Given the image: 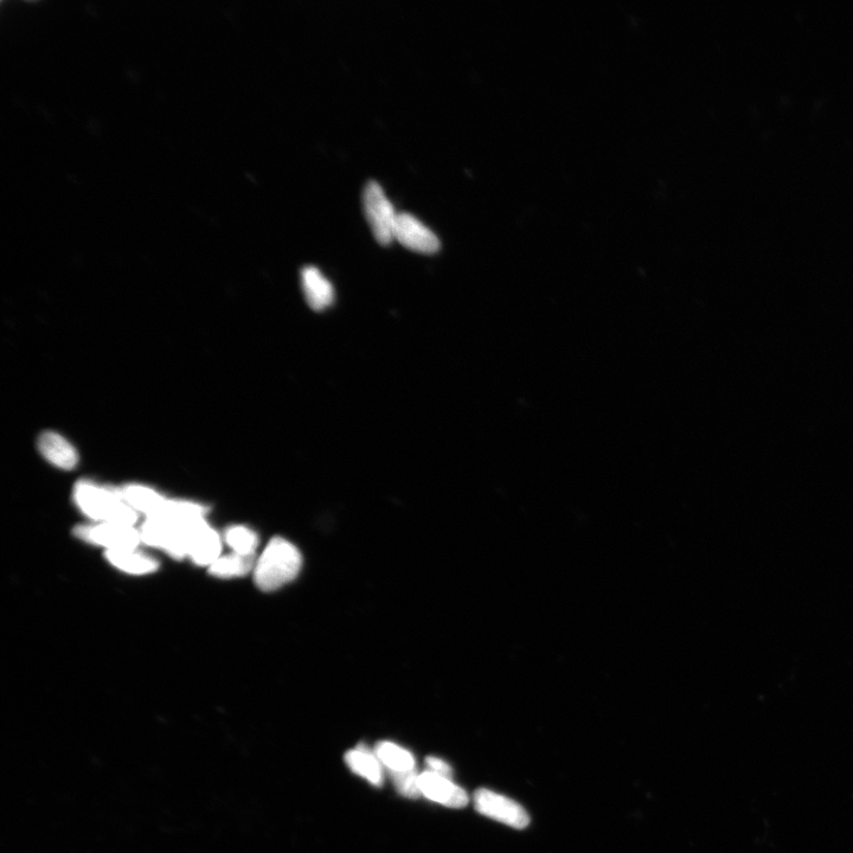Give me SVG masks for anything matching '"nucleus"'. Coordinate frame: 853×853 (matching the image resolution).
I'll list each match as a JSON object with an SVG mask.
<instances>
[{
  "label": "nucleus",
  "instance_id": "obj_1",
  "mask_svg": "<svg viewBox=\"0 0 853 853\" xmlns=\"http://www.w3.org/2000/svg\"><path fill=\"white\" fill-rule=\"evenodd\" d=\"M303 567L300 551L285 538L275 537L256 560L254 580L264 592H273L292 582Z\"/></svg>",
  "mask_w": 853,
  "mask_h": 853
},
{
  "label": "nucleus",
  "instance_id": "obj_3",
  "mask_svg": "<svg viewBox=\"0 0 853 853\" xmlns=\"http://www.w3.org/2000/svg\"><path fill=\"white\" fill-rule=\"evenodd\" d=\"M363 207L376 240L389 245L394 240L396 210L382 185L370 179L363 189Z\"/></svg>",
  "mask_w": 853,
  "mask_h": 853
},
{
  "label": "nucleus",
  "instance_id": "obj_11",
  "mask_svg": "<svg viewBox=\"0 0 853 853\" xmlns=\"http://www.w3.org/2000/svg\"><path fill=\"white\" fill-rule=\"evenodd\" d=\"M125 503L137 513H144L146 518L159 515L164 509L168 499H165L151 487L141 485H128L120 489Z\"/></svg>",
  "mask_w": 853,
  "mask_h": 853
},
{
  "label": "nucleus",
  "instance_id": "obj_18",
  "mask_svg": "<svg viewBox=\"0 0 853 853\" xmlns=\"http://www.w3.org/2000/svg\"><path fill=\"white\" fill-rule=\"evenodd\" d=\"M426 765L429 768V772L445 776L447 779H452V768L447 762L442 761L439 758H434V756H429V758L426 759Z\"/></svg>",
  "mask_w": 853,
  "mask_h": 853
},
{
  "label": "nucleus",
  "instance_id": "obj_15",
  "mask_svg": "<svg viewBox=\"0 0 853 853\" xmlns=\"http://www.w3.org/2000/svg\"><path fill=\"white\" fill-rule=\"evenodd\" d=\"M256 564L255 556L230 554L221 556L213 566L209 567V573L218 579H233V577L246 576L254 570Z\"/></svg>",
  "mask_w": 853,
  "mask_h": 853
},
{
  "label": "nucleus",
  "instance_id": "obj_12",
  "mask_svg": "<svg viewBox=\"0 0 853 853\" xmlns=\"http://www.w3.org/2000/svg\"><path fill=\"white\" fill-rule=\"evenodd\" d=\"M106 559L121 572L132 575L151 574L159 567L155 559L140 553L137 549L106 551Z\"/></svg>",
  "mask_w": 853,
  "mask_h": 853
},
{
  "label": "nucleus",
  "instance_id": "obj_5",
  "mask_svg": "<svg viewBox=\"0 0 853 853\" xmlns=\"http://www.w3.org/2000/svg\"><path fill=\"white\" fill-rule=\"evenodd\" d=\"M474 805L483 816L508 825L512 829L524 830L530 823L528 812L516 801L485 788H481L474 794Z\"/></svg>",
  "mask_w": 853,
  "mask_h": 853
},
{
  "label": "nucleus",
  "instance_id": "obj_7",
  "mask_svg": "<svg viewBox=\"0 0 853 853\" xmlns=\"http://www.w3.org/2000/svg\"><path fill=\"white\" fill-rule=\"evenodd\" d=\"M420 790L426 798L441 805L461 808L468 804V795L463 788L455 785L451 779L433 772H425L419 778Z\"/></svg>",
  "mask_w": 853,
  "mask_h": 853
},
{
  "label": "nucleus",
  "instance_id": "obj_13",
  "mask_svg": "<svg viewBox=\"0 0 853 853\" xmlns=\"http://www.w3.org/2000/svg\"><path fill=\"white\" fill-rule=\"evenodd\" d=\"M346 765L349 766L352 772L367 779L370 784L382 786L383 771L380 760L376 754L370 752V749L359 746L357 749L350 750L345 755Z\"/></svg>",
  "mask_w": 853,
  "mask_h": 853
},
{
  "label": "nucleus",
  "instance_id": "obj_4",
  "mask_svg": "<svg viewBox=\"0 0 853 853\" xmlns=\"http://www.w3.org/2000/svg\"><path fill=\"white\" fill-rule=\"evenodd\" d=\"M74 534L80 540L100 545L107 551L137 549L141 542L139 530L132 525L118 523L80 525L75 528Z\"/></svg>",
  "mask_w": 853,
  "mask_h": 853
},
{
  "label": "nucleus",
  "instance_id": "obj_16",
  "mask_svg": "<svg viewBox=\"0 0 853 853\" xmlns=\"http://www.w3.org/2000/svg\"><path fill=\"white\" fill-rule=\"evenodd\" d=\"M226 542L229 548H232L234 553L255 556V551L258 549L259 538L253 530H250L243 525H235L226 531Z\"/></svg>",
  "mask_w": 853,
  "mask_h": 853
},
{
  "label": "nucleus",
  "instance_id": "obj_14",
  "mask_svg": "<svg viewBox=\"0 0 853 853\" xmlns=\"http://www.w3.org/2000/svg\"><path fill=\"white\" fill-rule=\"evenodd\" d=\"M375 754L377 759L389 769L390 773L415 771L414 756L408 750L395 745V743H378Z\"/></svg>",
  "mask_w": 853,
  "mask_h": 853
},
{
  "label": "nucleus",
  "instance_id": "obj_2",
  "mask_svg": "<svg viewBox=\"0 0 853 853\" xmlns=\"http://www.w3.org/2000/svg\"><path fill=\"white\" fill-rule=\"evenodd\" d=\"M74 497L79 509L96 523H118L134 527L138 521V513L125 503L120 489L82 481L76 485Z\"/></svg>",
  "mask_w": 853,
  "mask_h": 853
},
{
  "label": "nucleus",
  "instance_id": "obj_17",
  "mask_svg": "<svg viewBox=\"0 0 853 853\" xmlns=\"http://www.w3.org/2000/svg\"><path fill=\"white\" fill-rule=\"evenodd\" d=\"M393 776L395 787L403 797L419 798L421 793L419 778L420 775L416 771L404 773H390Z\"/></svg>",
  "mask_w": 853,
  "mask_h": 853
},
{
  "label": "nucleus",
  "instance_id": "obj_9",
  "mask_svg": "<svg viewBox=\"0 0 853 853\" xmlns=\"http://www.w3.org/2000/svg\"><path fill=\"white\" fill-rule=\"evenodd\" d=\"M222 543L220 535L207 522L191 532L189 557L197 566L211 567L220 559Z\"/></svg>",
  "mask_w": 853,
  "mask_h": 853
},
{
  "label": "nucleus",
  "instance_id": "obj_6",
  "mask_svg": "<svg viewBox=\"0 0 853 853\" xmlns=\"http://www.w3.org/2000/svg\"><path fill=\"white\" fill-rule=\"evenodd\" d=\"M394 239L399 240L404 247L420 253H435L441 246L438 235L418 217L406 211L397 213Z\"/></svg>",
  "mask_w": 853,
  "mask_h": 853
},
{
  "label": "nucleus",
  "instance_id": "obj_8",
  "mask_svg": "<svg viewBox=\"0 0 853 853\" xmlns=\"http://www.w3.org/2000/svg\"><path fill=\"white\" fill-rule=\"evenodd\" d=\"M301 286H303L306 303L313 311H325L335 301V290H333L331 282L316 266L303 268Z\"/></svg>",
  "mask_w": 853,
  "mask_h": 853
},
{
  "label": "nucleus",
  "instance_id": "obj_10",
  "mask_svg": "<svg viewBox=\"0 0 853 853\" xmlns=\"http://www.w3.org/2000/svg\"><path fill=\"white\" fill-rule=\"evenodd\" d=\"M38 450L50 464L70 471L79 463V455L72 444L55 432H46L38 440Z\"/></svg>",
  "mask_w": 853,
  "mask_h": 853
}]
</instances>
